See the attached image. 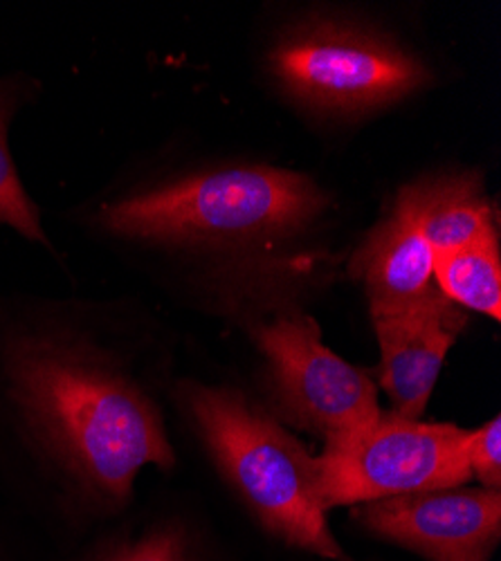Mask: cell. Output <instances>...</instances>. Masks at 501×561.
I'll list each match as a JSON object with an SVG mask.
<instances>
[{"mask_svg":"<svg viewBox=\"0 0 501 561\" xmlns=\"http://www.w3.org/2000/svg\"><path fill=\"white\" fill-rule=\"evenodd\" d=\"M10 376L41 440L106 496L124 499L143 467L173 462L151 400L111 368L57 344L27 342L14 351Z\"/></svg>","mask_w":501,"mask_h":561,"instance_id":"cell-1","label":"cell"},{"mask_svg":"<svg viewBox=\"0 0 501 561\" xmlns=\"http://www.w3.org/2000/svg\"><path fill=\"white\" fill-rule=\"evenodd\" d=\"M468 432L380 411L372 423L327 440L315 456L327 507L459 488L470 481Z\"/></svg>","mask_w":501,"mask_h":561,"instance_id":"cell-5","label":"cell"},{"mask_svg":"<svg viewBox=\"0 0 501 561\" xmlns=\"http://www.w3.org/2000/svg\"><path fill=\"white\" fill-rule=\"evenodd\" d=\"M187 404L216 465L263 526L297 548L340 557L315 456L239 391L194 387Z\"/></svg>","mask_w":501,"mask_h":561,"instance_id":"cell-3","label":"cell"},{"mask_svg":"<svg viewBox=\"0 0 501 561\" xmlns=\"http://www.w3.org/2000/svg\"><path fill=\"white\" fill-rule=\"evenodd\" d=\"M396 205L417 222L436 252L457 250L494 229L492 205L477 173H443L400 190Z\"/></svg>","mask_w":501,"mask_h":561,"instance_id":"cell-10","label":"cell"},{"mask_svg":"<svg viewBox=\"0 0 501 561\" xmlns=\"http://www.w3.org/2000/svg\"><path fill=\"white\" fill-rule=\"evenodd\" d=\"M0 222L14 227L30 241H38V243L45 241L38 211L23 190L21 178L16 173V167L8 149L3 108H0Z\"/></svg>","mask_w":501,"mask_h":561,"instance_id":"cell-12","label":"cell"},{"mask_svg":"<svg viewBox=\"0 0 501 561\" xmlns=\"http://www.w3.org/2000/svg\"><path fill=\"white\" fill-rule=\"evenodd\" d=\"M434 286L457 306L501 317V259L497 229L447 252L434 254Z\"/></svg>","mask_w":501,"mask_h":561,"instance_id":"cell-11","label":"cell"},{"mask_svg":"<svg viewBox=\"0 0 501 561\" xmlns=\"http://www.w3.org/2000/svg\"><path fill=\"white\" fill-rule=\"evenodd\" d=\"M372 319L380 344V387L394 413L419 420L468 317L434 286L414 304Z\"/></svg>","mask_w":501,"mask_h":561,"instance_id":"cell-8","label":"cell"},{"mask_svg":"<svg viewBox=\"0 0 501 561\" xmlns=\"http://www.w3.org/2000/svg\"><path fill=\"white\" fill-rule=\"evenodd\" d=\"M113 561H185V548L175 533H156L133 548H126Z\"/></svg>","mask_w":501,"mask_h":561,"instance_id":"cell-14","label":"cell"},{"mask_svg":"<svg viewBox=\"0 0 501 561\" xmlns=\"http://www.w3.org/2000/svg\"><path fill=\"white\" fill-rule=\"evenodd\" d=\"M324 209L327 194L308 175L275 167H239L201 173L117 203L102 218L122 237L239 245L288 237Z\"/></svg>","mask_w":501,"mask_h":561,"instance_id":"cell-2","label":"cell"},{"mask_svg":"<svg viewBox=\"0 0 501 561\" xmlns=\"http://www.w3.org/2000/svg\"><path fill=\"white\" fill-rule=\"evenodd\" d=\"M349 272L367 290L372 314L391 312L434 288V250L409 214L394 205L357 245Z\"/></svg>","mask_w":501,"mask_h":561,"instance_id":"cell-9","label":"cell"},{"mask_svg":"<svg viewBox=\"0 0 501 561\" xmlns=\"http://www.w3.org/2000/svg\"><path fill=\"white\" fill-rule=\"evenodd\" d=\"M466 460L470 477H477L486 488L499 490L501 483V420H492L477 430L468 432Z\"/></svg>","mask_w":501,"mask_h":561,"instance_id":"cell-13","label":"cell"},{"mask_svg":"<svg viewBox=\"0 0 501 561\" xmlns=\"http://www.w3.org/2000/svg\"><path fill=\"white\" fill-rule=\"evenodd\" d=\"M252 337L267 359L284 415L324 443L372 423L383 411L376 385L324 346L310 317L284 314L257 323Z\"/></svg>","mask_w":501,"mask_h":561,"instance_id":"cell-6","label":"cell"},{"mask_svg":"<svg viewBox=\"0 0 501 561\" xmlns=\"http://www.w3.org/2000/svg\"><path fill=\"white\" fill-rule=\"evenodd\" d=\"M357 522L430 561H486L501 533V494L445 488L364 503Z\"/></svg>","mask_w":501,"mask_h":561,"instance_id":"cell-7","label":"cell"},{"mask_svg":"<svg viewBox=\"0 0 501 561\" xmlns=\"http://www.w3.org/2000/svg\"><path fill=\"white\" fill-rule=\"evenodd\" d=\"M267 64L295 102L324 115L374 113L430 81L423 61L400 43L344 23H320L288 34Z\"/></svg>","mask_w":501,"mask_h":561,"instance_id":"cell-4","label":"cell"}]
</instances>
